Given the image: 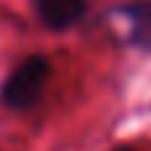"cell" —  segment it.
<instances>
[{
	"instance_id": "1",
	"label": "cell",
	"mask_w": 151,
	"mask_h": 151,
	"mask_svg": "<svg viewBox=\"0 0 151 151\" xmlns=\"http://www.w3.org/2000/svg\"><path fill=\"white\" fill-rule=\"evenodd\" d=\"M50 80V61L40 53L19 61L0 85V104L8 111H29L45 93Z\"/></svg>"
},
{
	"instance_id": "2",
	"label": "cell",
	"mask_w": 151,
	"mask_h": 151,
	"mask_svg": "<svg viewBox=\"0 0 151 151\" xmlns=\"http://www.w3.org/2000/svg\"><path fill=\"white\" fill-rule=\"evenodd\" d=\"M37 19L50 32H66L88 11V0H35Z\"/></svg>"
},
{
	"instance_id": "3",
	"label": "cell",
	"mask_w": 151,
	"mask_h": 151,
	"mask_svg": "<svg viewBox=\"0 0 151 151\" xmlns=\"http://www.w3.org/2000/svg\"><path fill=\"white\" fill-rule=\"evenodd\" d=\"M127 19V42L143 53H151V0H130L119 8Z\"/></svg>"
},
{
	"instance_id": "4",
	"label": "cell",
	"mask_w": 151,
	"mask_h": 151,
	"mask_svg": "<svg viewBox=\"0 0 151 151\" xmlns=\"http://www.w3.org/2000/svg\"><path fill=\"white\" fill-rule=\"evenodd\" d=\"M114 151H135V149H130V146H119V149H114Z\"/></svg>"
}]
</instances>
